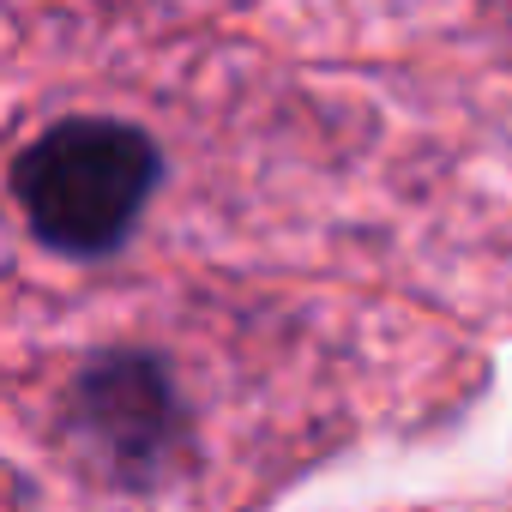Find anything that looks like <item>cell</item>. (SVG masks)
<instances>
[{
    "label": "cell",
    "mask_w": 512,
    "mask_h": 512,
    "mask_svg": "<svg viewBox=\"0 0 512 512\" xmlns=\"http://www.w3.org/2000/svg\"><path fill=\"white\" fill-rule=\"evenodd\" d=\"M157 181V151L127 121L73 115L49 127L13 169L19 205L37 235L61 253H109L145 211Z\"/></svg>",
    "instance_id": "1"
},
{
    "label": "cell",
    "mask_w": 512,
    "mask_h": 512,
    "mask_svg": "<svg viewBox=\"0 0 512 512\" xmlns=\"http://www.w3.org/2000/svg\"><path fill=\"white\" fill-rule=\"evenodd\" d=\"M73 416H79L91 452L109 470H121L127 482H145L181 440V410L169 398V380L157 374V362H139V356L97 362L79 386Z\"/></svg>",
    "instance_id": "2"
}]
</instances>
